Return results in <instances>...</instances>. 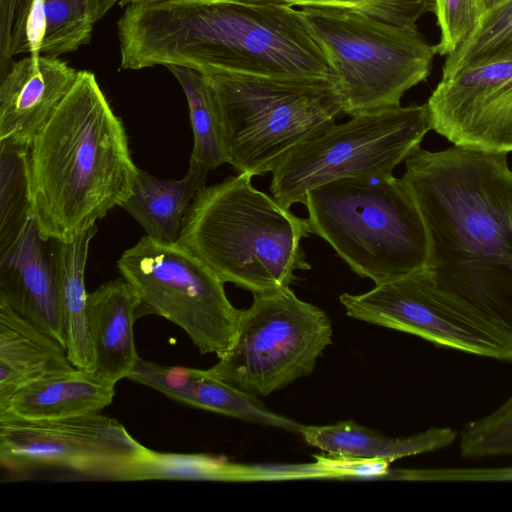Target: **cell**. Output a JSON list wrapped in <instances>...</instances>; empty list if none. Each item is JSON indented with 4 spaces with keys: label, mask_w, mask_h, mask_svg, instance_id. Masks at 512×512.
I'll return each mask as SVG.
<instances>
[{
    "label": "cell",
    "mask_w": 512,
    "mask_h": 512,
    "mask_svg": "<svg viewBox=\"0 0 512 512\" xmlns=\"http://www.w3.org/2000/svg\"><path fill=\"white\" fill-rule=\"evenodd\" d=\"M506 153L419 147L400 177L422 216L431 279L512 335V170Z\"/></svg>",
    "instance_id": "obj_1"
},
{
    "label": "cell",
    "mask_w": 512,
    "mask_h": 512,
    "mask_svg": "<svg viewBox=\"0 0 512 512\" xmlns=\"http://www.w3.org/2000/svg\"><path fill=\"white\" fill-rule=\"evenodd\" d=\"M120 67L181 66L232 74L336 83L299 9L246 0H159L124 6Z\"/></svg>",
    "instance_id": "obj_2"
},
{
    "label": "cell",
    "mask_w": 512,
    "mask_h": 512,
    "mask_svg": "<svg viewBox=\"0 0 512 512\" xmlns=\"http://www.w3.org/2000/svg\"><path fill=\"white\" fill-rule=\"evenodd\" d=\"M33 216L45 239L69 241L132 193L138 167L95 75L77 78L27 150Z\"/></svg>",
    "instance_id": "obj_3"
},
{
    "label": "cell",
    "mask_w": 512,
    "mask_h": 512,
    "mask_svg": "<svg viewBox=\"0 0 512 512\" xmlns=\"http://www.w3.org/2000/svg\"><path fill=\"white\" fill-rule=\"evenodd\" d=\"M251 179L238 173L203 186L177 242L222 282L257 294L290 287L296 271L311 269L301 246L311 230L308 219L257 190Z\"/></svg>",
    "instance_id": "obj_4"
},
{
    "label": "cell",
    "mask_w": 512,
    "mask_h": 512,
    "mask_svg": "<svg viewBox=\"0 0 512 512\" xmlns=\"http://www.w3.org/2000/svg\"><path fill=\"white\" fill-rule=\"evenodd\" d=\"M303 204L311 233L375 285L427 270V231L400 178L337 179L309 191Z\"/></svg>",
    "instance_id": "obj_5"
},
{
    "label": "cell",
    "mask_w": 512,
    "mask_h": 512,
    "mask_svg": "<svg viewBox=\"0 0 512 512\" xmlns=\"http://www.w3.org/2000/svg\"><path fill=\"white\" fill-rule=\"evenodd\" d=\"M216 92L227 163L265 175L343 113L333 82L206 74Z\"/></svg>",
    "instance_id": "obj_6"
},
{
    "label": "cell",
    "mask_w": 512,
    "mask_h": 512,
    "mask_svg": "<svg viewBox=\"0 0 512 512\" xmlns=\"http://www.w3.org/2000/svg\"><path fill=\"white\" fill-rule=\"evenodd\" d=\"M310 34L337 76L343 113L400 106L403 95L426 81L437 54L416 27L327 7H301Z\"/></svg>",
    "instance_id": "obj_7"
},
{
    "label": "cell",
    "mask_w": 512,
    "mask_h": 512,
    "mask_svg": "<svg viewBox=\"0 0 512 512\" xmlns=\"http://www.w3.org/2000/svg\"><path fill=\"white\" fill-rule=\"evenodd\" d=\"M430 130L426 103L351 116L292 150L272 172L271 194L290 208L330 181L393 175Z\"/></svg>",
    "instance_id": "obj_8"
},
{
    "label": "cell",
    "mask_w": 512,
    "mask_h": 512,
    "mask_svg": "<svg viewBox=\"0 0 512 512\" xmlns=\"http://www.w3.org/2000/svg\"><path fill=\"white\" fill-rule=\"evenodd\" d=\"M230 347L210 372L255 396H268L309 376L332 343L327 313L290 287L253 294Z\"/></svg>",
    "instance_id": "obj_9"
},
{
    "label": "cell",
    "mask_w": 512,
    "mask_h": 512,
    "mask_svg": "<svg viewBox=\"0 0 512 512\" xmlns=\"http://www.w3.org/2000/svg\"><path fill=\"white\" fill-rule=\"evenodd\" d=\"M139 300L138 317L154 314L180 327L202 354L220 357L231 345L242 309L224 282L178 242L143 236L117 261Z\"/></svg>",
    "instance_id": "obj_10"
},
{
    "label": "cell",
    "mask_w": 512,
    "mask_h": 512,
    "mask_svg": "<svg viewBox=\"0 0 512 512\" xmlns=\"http://www.w3.org/2000/svg\"><path fill=\"white\" fill-rule=\"evenodd\" d=\"M339 300L354 319L439 347L512 362V335L436 285L426 270L376 284L362 294L343 293Z\"/></svg>",
    "instance_id": "obj_11"
},
{
    "label": "cell",
    "mask_w": 512,
    "mask_h": 512,
    "mask_svg": "<svg viewBox=\"0 0 512 512\" xmlns=\"http://www.w3.org/2000/svg\"><path fill=\"white\" fill-rule=\"evenodd\" d=\"M142 447L121 423L100 413L0 419V463L13 472L57 468L114 480Z\"/></svg>",
    "instance_id": "obj_12"
},
{
    "label": "cell",
    "mask_w": 512,
    "mask_h": 512,
    "mask_svg": "<svg viewBox=\"0 0 512 512\" xmlns=\"http://www.w3.org/2000/svg\"><path fill=\"white\" fill-rule=\"evenodd\" d=\"M426 105L432 130L453 145L512 152V59L442 78Z\"/></svg>",
    "instance_id": "obj_13"
},
{
    "label": "cell",
    "mask_w": 512,
    "mask_h": 512,
    "mask_svg": "<svg viewBox=\"0 0 512 512\" xmlns=\"http://www.w3.org/2000/svg\"><path fill=\"white\" fill-rule=\"evenodd\" d=\"M0 300L65 347L53 239L43 238L33 214L0 249Z\"/></svg>",
    "instance_id": "obj_14"
},
{
    "label": "cell",
    "mask_w": 512,
    "mask_h": 512,
    "mask_svg": "<svg viewBox=\"0 0 512 512\" xmlns=\"http://www.w3.org/2000/svg\"><path fill=\"white\" fill-rule=\"evenodd\" d=\"M77 74L53 56L31 54L14 62L0 85V143L28 149Z\"/></svg>",
    "instance_id": "obj_15"
},
{
    "label": "cell",
    "mask_w": 512,
    "mask_h": 512,
    "mask_svg": "<svg viewBox=\"0 0 512 512\" xmlns=\"http://www.w3.org/2000/svg\"><path fill=\"white\" fill-rule=\"evenodd\" d=\"M127 378L172 400L248 422L297 433L302 425L272 412L258 397L226 383L209 369L165 366L139 357Z\"/></svg>",
    "instance_id": "obj_16"
},
{
    "label": "cell",
    "mask_w": 512,
    "mask_h": 512,
    "mask_svg": "<svg viewBox=\"0 0 512 512\" xmlns=\"http://www.w3.org/2000/svg\"><path fill=\"white\" fill-rule=\"evenodd\" d=\"M138 307V297L123 277L87 294L93 373L115 385L127 378L139 358L133 334Z\"/></svg>",
    "instance_id": "obj_17"
},
{
    "label": "cell",
    "mask_w": 512,
    "mask_h": 512,
    "mask_svg": "<svg viewBox=\"0 0 512 512\" xmlns=\"http://www.w3.org/2000/svg\"><path fill=\"white\" fill-rule=\"evenodd\" d=\"M74 368L60 342L0 300V411L22 388Z\"/></svg>",
    "instance_id": "obj_18"
},
{
    "label": "cell",
    "mask_w": 512,
    "mask_h": 512,
    "mask_svg": "<svg viewBox=\"0 0 512 512\" xmlns=\"http://www.w3.org/2000/svg\"><path fill=\"white\" fill-rule=\"evenodd\" d=\"M114 395L115 384L74 368L19 390L0 411V419L49 420L100 413Z\"/></svg>",
    "instance_id": "obj_19"
},
{
    "label": "cell",
    "mask_w": 512,
    "mask_h": 512,
    "mask_svg": "<svg viewBox=\"0 0 512 512\" xmlns=\"http://www.w3.org/2000/svg\"><path fill=\"white\" fill-rule=\"evenodd\" d=\"M298 433L307 444L327 454L390 462L445 448L457 437L451 428L432 427L407 437L391 438L350 420L322 426L302 424Z\"/></svg>",
    "instance_id": "obj_20"
},
{
    "label": "cell",
    "mask_w": 512,
    "mask_h": 512,
    "mask_svg": "<svg viewBox=\"0 0 512 512\" xmlns=\"http://www.w3.org/2000/svg\"><path fill=\"white\" fill-rule=\"evenodd\" d=\"M209 171L190 163L179 180H163L138 169L132 193L120 207L144 229L146 236L167 243L178 241L184 214L205 186Z\"/></svg>",
    "instance_id": "obj_21"
},
{
    "label": "cell",
    "mask_w": 512,
    "mask_h": 512,
    "mask_svg": "<svg viewBox=\"0 0 512 512\" xmlns=\"http://www.w3.org/2000/svg\"><path fill=\"white\" fill-rule=\"evenodd\" d=\"M96 226L69 241L53 239L61 309L65 331V347L72 364L93 372V353L89 336L84 284L89 244Z\"/></svg>",
    "instance_id": "obj_22"
},
{
    "label": "cell",
    "mask_w": 512,
    "mask_h": 512,
    "mask_svg": "<svg viewBox=\"0 0 512 512\" xmlns=\"http://www.w3.org/2000/svg\"><path fill=\"white\" fill-rule=\"evenodd\" d=\"M167 68L178 80L188 103L194 138L190 163L210 172L227 163L215 89L204 73L181 66Z\"/></svg>",
    "instance_id": "obj_23"
},
{
    "label": "cell",
    "mask_w": 512,
    "mask_h": 512,
    "mask_svg": "<svg viewBox=\"0 0 512 512\" xmlns=\"http://www.w3.org/2000/svg\"><path fill=\"white\" fill-rule=\"evenodd\" d=\"M248 479V469L201 453L158 452L145 446L116 475V481Z\"/></svg>",
    "instance_id": "obj_24"
},
{
    "label": "cell",
    "mask_w": 512,
    "mask_h": 512,
    "mask_svg": "<svg viewBox=\"0 0 512 512\" xmlns=\"http://www.w3.org/2000/svg\"><path fill=\"white\" fill-rule=\"evenodd\" d=\"M512 59V0L486 8L468 39L446 56L442 78L463 69Z\"/></svg>",
    "instance_id": "obj_25"
},
{
    "label": "cell",
    "mask_w": 512,
    "mask_h": 512,
    "mask_svg": "<svg viewBox=\"0 0 512 512\" xmlns=\"http://www.w3.org/2000/svg\"><path fill=\"white\" fill-rule=\"evenodd\" d=\"M27 150L0 143V249L14 240L33 214Z\"/></svg>",
    "instance_id": "obj_26"
},
{
    "label": "cell",
    "mask_w": 512,
    "mask_h": 512,
    "mask_svg": "<svg viewBox=\"0 0 512 512\" xmlns=\"http://www.w3.org/2000/svg\"><path fill=\"white\" fill-rule=\"evenodd\" d=\"M43 17L39 54L53 57L88 43L98 20L95 0H43Z\"/></svg>",
    "instance_id": "obj_27"
},
{
    "label": "cell",
    "mask_w": 512,
    "mask_h": 512,
    "mask_svg": "<svg viewBox=\"0 0 512 512\" xmlns=\"http://www.w3.org/2000/svg\"><path fill=\"white\" fill-rule=\"evenodd\" d=\"M272 2L292 7H327L367 15L385 23L416 27L426 13H434V0H246Z\"/></svg>",
    "instance_id": "obj_28"
},
{
    "label": "cell",
    "mask_w": 512,
    "mask_h": 512,
    "mask_svg": "<svg viewBox=\"0 0 512 512\" xmlns=\"http://www.w3.org/2000/svg\"><path fill=\"white\" fill-rule=\"evenodd\" d=\"M460 452L467 459L512 454V396L491 414L463 427Z\"/></svg>",
    "instance_id": "obj_29"
},
{
    "label": "cell",
    "mask_w": 512,
    "mask_h": 512,
    "mask_svg": "<svg viewBox=\"0 0 512 512\" xmlns=\"http://www.w3.org/2000/svg\"><path fill=\"white\" fill-rule=\"evenodd\" d=\"M485 9V0H434V14L440 29L437 54L454 53L474 31Z\"/></svg>",
    "instance_id": "obj_30"
},
{
    "label": "cell",
    "mask_w": 512,
    "mask_h": 512,
    "mask_svg": "<svg viewBox=\"0 0 512 512\" xmlns=\"http://www.w3.org/2000/svg\"><path fill=\"white\" fill-rule=\"evenodd\" d=\"M390 461L384 459L360 458L338 455H318L312 470L316 476L388 478Z\"/></svg>",
    "instance_id": "obj_31"
},
{
    "label": "cell",
    "mask_w": 512,
    "mask_h": 512,
    "mask_svg": "<svg viewBox=\"0 0 512 512\" xmlns=\"http://www.w3.org/2000/svg\"><path fill=\"white\" fill-rule=\"evenodd\" d=\"M122 0H95L98 20L105 16L108 11Z\"/></svg>",
    "instance_id": "obj_32"
},
{
    "label": "cell",
    "mask_w": 512,
    "mask_h": 512,
    "mask_svg": "<svg viewBox=\"0 0 512 512\" xmlns=\"http://www.w3.org/2000/svg\"><path fill=\"white\" fill-rule=\"evenodd\" d=\"M146 1H159V0H122L120 2V6L124 7L125 5L133 2H146Z\"/></svg>",
    "instance_id": "obj_33"
},
{
    "label": "cell",
    "mask_w": 512,
    "mask_h": 512,
    "mask_svg": "<svg viewBox=\"0 0 512 512\" xmlns=\"http://www.w3.org/2000/svg\"><path fill=\"white\" fill-rule=\"evenodd\" d=\"M486 1V8H490L504 0H485Z\"/></svg>",
    "instance_id": "obj_34"
}]
</instances>
